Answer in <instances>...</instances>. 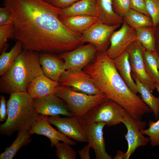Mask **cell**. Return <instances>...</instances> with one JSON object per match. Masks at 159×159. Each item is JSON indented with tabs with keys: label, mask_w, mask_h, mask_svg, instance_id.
I'll list each match as a JSON object with an SVG mask.
<instances>
[{
	"label": "cell",
	"mask_w": 159,
	"mask_h": 159,
	"mask_svg": "<svg viewBox=\"0 0 159 159\" xmlns=\"http://www.w3.org/2000/svg\"><path fill=\"white\" fill-rule=\"evenodd\" d=\"M3 4L13 17V38L23 50L59 54L82 44V34L69 29L59 19L62 9L43 0H4Z\"/></svg>",
	"instance_id": "cell-1"
},
{
	"label": "cell",
	"mask_w": 159,
	"mask_h": 159,
	"mask_svg": "<svg viewBox=\"0 0 159 159\" xmlns=\"http://www.w3.org/2000/svg\"><path fill=\"white\" fill-rule=\"evenodd\" d=\"M83 70L102 92L122 106L137 123H141L143 116L152 112L128 87L118 72L113 60L105 52L97 51L93 60Z\"/></svg>",
	"instance_id": "cell-2"
},
{
	"label": "cell",
	"mask_w": 159,
	"mask_h": 159,
	"mask_svg": "<svg viewBox=\"0 0 159 159\" xmlns=\"http://www.w3.org/2000/svg\"><path fill=\"white\" fill-rule=\"evenodd\" d=\"M14 20L10 11L5 7L0 8V25L13 24Z\"/></svg>",
	"instance_id": "cell-34"
},
{
	"label": "cell",
	"mask_w": 159,
	"mask_h": 159,
	"mask_svg": "<svg viewBox=\"0 0 159 159\" xmlns=\"http://www.w3.org/2000/svg\"><path fill=\"white\" fill-rule=\"evenodd\" d=\"M155 86L156 89L158 92L159 94V83H155Z\"/></svg>",
	"instance_id": "cell-40"
},
{
	"label": "cell",
	"mask_w": 159,
	"mask_h": 159,
	"mask_svg": "<svg viewBox=\"0 0 159 159\" xmlns=\"http://www.w3.org/2000/svg\"><path fill=\"white\" fill-rule=\"evenodd\" d=\"M121 122L127 130L124 136L127 143L128 148L124 159H128L138 147L146 145L150 139L143 135L140 131L141 129L140 126L127 111Z\"/></svg>",
	"instance_id": "cell-15"
},
{
	"label": "cell",
	"mask_w": 159,
	"mask_h": 159,
	"mask_svg": "<svg viewBox=\"0 0 159 159\" xmlns=\"http://www.w3.org/2000/svg\"><path fill=\"white\" fill-rule=\"evenodd\" d=\"M70 145L64 142H58L55 146L57 158L59 159H76V153Z\"/></svg>",
	"instance_id": "cell-30"
},
{
	"label": "cell",
	"mask_w": 159,
	"mask_h": 159,
	"mask_svg": "<svg viewBox=\"0 0 159 159\" xmlns=\"http://www.w3.org/2000/svg\"><path fill=\"white\" fill-rule=\"evenodd\" d=\"M113 60L120 76L130 89L135 94L138 92L136 84L132 77L128 52L126 50Z\"/></svg>",
	"instance_id": "cell-20"
},
{
	"label": "cell",
	"mask_w": 159,
	"mask_h": 159,
	"mask_svg": "<svg viewBox=\"0 0 159 159\" xmlns=\"http://www.w3.org/2000/svg\"><path fill=\"white\" fill-rule=\"evenodd\" d=\"M55 94L63 99L71 111L82 119L90 110L108 98L103 93L90 95L60 85Z\"/></svg>",
	"instance_id": "cell-5"
},
{
	"label": "cell",
	"mask_w": 159,
	"mask_h": 159,
	"mask_svg": "<svg viewBox=\"0 0 159 159\" xmlns=\"http://www.w3.org/2000/svg\"><path fill=\"white\" fill-rule=\"evenodd\" d=\"M60 19L69 29L82 34L98 21L96 17L85 15L73 16Z\"/></svg>",
	"instance_id": "cell-22"
},
{
	"label": "cell",
	"mask_w": 159,
	"mask_h": 159,
	"mask_svg": "<svg viewBox=\"0 0 159 159\" xmlns=\"http://www.w3.org/2000/svg\"><path fill=\"white\" fill-rule=\"evenodd\" d=\"M88 145L94 150L96 159H111L106 151L103 129L106 124L98 122L84 123Z\"/></svg>",
	"instance_id": "cell-14"
},
{
	"label": "cell",
	"mask_w": 159,
	"mask_h": 159,
	"mask_svg": "<svg viewBox=\"0 0 159 159\" xmlns=\"http://www.w3.org/2000/svg\"><path fill=\"white\" fill-rule=\"evenodd\" d=\"M120 25H110L98 20L82 34L81 43L91 44L97 52H105L110 46L111 35Z\"/></svg>",
	"instance_id": "cell-7"
},
{
	"label": "cell",
	"mask_w": 159,
	"mask_h": 159,
	"mask_svg": "<svg viewBox=\"0 0 159 159\" xmlns=\"http://www.w3.org/2000/svg\"><path fill=\"white\" fill-rule=\"evenodd\" d=\"M146 9L155 28L159 24V0H145Z\"/></svg>",
	"instance_id": "cell-32"
},
{
	"label": "cell",
	"mask_w": 159,
	"mask_h": 159,
	"mask_svg": "<svg viewBox=\"0 0 159 159\" xmlns=\"http://www.w3.org/2000/svg\"><path fill=\"white\" fill-rule=\"evenodd\" d=\"M125 153L120 150H117L116 154L114 158V159H123L124 158Z\"/></svg>",
	"instance_id": "cell-39"
},
{
	"label": "cell",
	"mask_w": 159,
	"mask_h": 159,
	"mask_svg": "<svg viewBox=\"0 0 159 159\" xmlns=\"http://www.w3.org/2000/svg\"><path fill=\"white\" fill-rule=\"evenodd\" d=\"M148 127L146 129L140 130L141 132L149 137L152 147L159 145V119L155 122L150 120Z\"/></svg>",
	"instance_id": "cell-29"
},
{
	"label": "cell",
	"mask_w": 159,
	"mask_h": 159,
	"mask_svg": "<svg viewBox=\"0 0 159 159\" xmlns=\"http://www.w3.org/2000/svg\"><path fill=\"white\" fill-rule=\"evenodd\" d=\"M157 65H158V70L159 72V55L157 58Z\"/></svg>",
	"instance_id": "cell-41"
},
{
	"label": "cell",
	"mask_w": 159,
	"mask_h": 159,
	"mask_svg": "<svg viewBox=\"0 0 159 159\" xmlns=\"http://www.w3.org/2000/svg\"><path fill=\"white\" fill-rule=\"evenodd\" d=\"M27 130L18 132L17 135L12 144L6 148L0 155V159H12L22 147L28 145L32 141L31 136Z\"/></svg>",
	"instance_id": "cell-24"
},
{
	"label": "cell",
	"mask_w": 159,
	"mask_h": 159,
	"mask_svg": "<svg viewBox=\"0 0 159 159\" xmlns=\"http://www.w3.org/2000/svg\"><path fill=\"white\" fill-rule=\"evenodd\" d=\"M14 27L13 23L0 25V51L1 53L4 49H7L8 39L14 37Z\"/></svg>",
	"instance_id": "cell-31"
},
{
	"label": "cell",
	"mask_w": 159,
	"mask_h": 159,
	"mask_svg": "<svg viewBox=\"0 0 159 159\" xmlns=\"http://www.w3.org/2000/svg\"><path fill=\"white\" fill-rule=\"evenodd\" d=\"M137 86L138 92L144 102L151 109L156 119L158 118L159 113V97L154 96L150 90L142 83L135 75L132 74Z\"/></svg>",
	"instance_id": "cell-23"
},
{
	"label": "cell",
	"mask_w": 159,
	"mask_h": 159,
	"mask_svg": "<svg viewBox=\"0 0 159 159\" xmlns=\"http://www.w3.org/2000/svg\"><path fill=\"white\" fill-rule=\"evenodd\" d=\"M39 59L44 74L59 82L66 70L63 60L54 54L46 52L39 53Z\"/></svg>",
	"instance_id": "cell-17"
},
{
	"label": "cell",
	"mask_w": 159,
	"mask_h": 159,
	"mask_svg": "<svg viewBox=\"0 0 159 159\" xmlns=\"http://www.w3.org/2000/svg\"><path fill=\"white\" fill-rule=\"evenodd\" d=\"M113 10L115 13L122 17L131 9L130 0H112Z\"/></svg>",
	"instance_id": "cell-33"
},
{
	"label": "cell",
	"mask_w": 159,
	"mask_h": 159,
	"mask_svg": "<svg viewBox=\"0 0 159 159\" xmlns=\"http://www.w3.org/2000/svg\"><path fill=\"white\" fill-rule=\"evenodd\" d=\"M131 9L141 12L150 17L145 0H130Z\"/></svg>",
	"instance_id": "cell-35"
},
{
	"label": "cell",
	"mask_w": 159,
	"mask_h": 159,
	"mask_svg": "<svg viewBox=\"0 0 159 159\" xmlns=\"http://www.w3.org/2000/svg\"><path fill=\"white\" fill-rule=\"evenodd\" d=\"M51 125L56 126L60 132L77 142H87L84 123L82 119L76 115L61 117L59 115L47 116Z\"/></svg>",
	"instance_id": "cell-9"
},
{
	"label": "cell",
	"mask_w": 159,
	"mask_h": 159,
	"mask_svg": "<svg viewBox=\"0 0 159 159\" xmlns=\"http://www.w3.org/2000/svg\"><path fill=\"white\" fill-rule=\"evenodd\" d=\"M39 53L23 50L9 69L0 79V92L11 94L27 92L35 77L44 74L39 59Z\"/></svg>",
	"instance_id": "cell-3"
},
{
	"label": "cell",
	"mask_w": 159,
	"mask_h": 159,
	"mask_svg": "<svg viewBox=\"0 0 159 159\" xmlns=\"http://www.w3.org/2000/svg\"><path fill=\"white\" fill-rule=\"evenodd\" d=\"M47 116L39 114L38 117L29 131L30 135L36 134L47 137L50 141V146L53 148L61 141L71 145H74L76 143L54 128L48 122Z\"/></svg>",
	"instance_id": "cell-16"
},
{
	"label": "cell",
	"mask_w": 159,
	"mask_h": 159,
	"mask_svg": "<svg viewBox=\"0 0 159 159\" xmlns=\"http://www.w3.org/2000/svg\"><path fill=\"white\" fill-rule=\"evenodd\" d=\"M122 17L124 22L135 29L143 27H153L150 17L132 9L125 13Z\"/></svg>",
	"instance_id": "cell-26"
},
{
	"label": "cell",
	"mask_w": 159,
	"mask_h": 159,
	"mask_svg": "<svg viewBox=\"0 0 159 159\" xmlns=\"http://www.w3.org/2000/svg\"><path fill=\"white\" fill-rule=\"evenodd\" d=\"M79 0H51L50 4L55 7L63 9L67 8Z\"/></svg>",
	"instance_id": "cell-37"
},
{
	"label": "cell",
	"mask_w": 159,
	"mask_h": 159,
	"mask_svg": "<svg viewBox=\"0 0 159 159\" xmlns=\"http://www.w3.org/2000/svg\"><path fill=\"white\" fill-rule=\"evenodd\" d=\"M97 52L95 46L88 43L61 53L58 56L64 61L66 70H80L93 60Z\"/></svg>",
	"instance_id": "cell-8"
},
{
	"label": "cell",
	"mask_w": 159,
	"mask_h": 159,
	"mask_svg": "<svg viewBox=\"0 0 159 159\" xmlns=\"http://www.w3.org/2000/svg\"><path fill=\"white\" fill-rule=\"evenodd\" d=\"M145 49L140 42L136 40L128 46L126 50L129 54L132 74L152 92L156 89L155 83L150 78L146 71L143 57Z\"/></svg>",
	"instance_id": "cell-11"
},
{
	"label": "cell",
	"mask_w": 159,
	"mask_h": 159,
	"mask_svg": "<svg viewBox=\"0 0 159 159\" xmlns=\"http://www.w3.org/2000/svg\"><path fill=\"white\" fill-rule=\"evenodd\" d=\"M7 104V118L0 124V134L9 136L16 131L29 130L39 114L34 107L33 99L27 92L12 93Z\"/></svg>",
	"instance_id": "cell-4"
},
{
	"label": "cell",
	"mask_w": 159,
	"mask_h": 159,
	"mask_svg": "<svg viewBox=\"0 0 159 159\" xmlns=\"http://www.w3.org/2000/svg\"><path fill=\"white\" fill-rule=\"evenodd\" d=\"M82 15L97 18L98 9L96 0H79L69 6L62 9L59 18Z\"/></svg>",
	"instance_id": "cell-19"
},
{
	"label": "cell",
	"mask_w": 159,
	"mask_h": 159,
	"mask_svg": "<svg viewBox=\"0 0 159 159\" xmlns=\"http://www.w3.org/2000/svg\"><path fill=\"white\" fill-rule=\"evenodd\" d=\"M90 147L88 144L85 146L78 152V154L81 159H90Z\"/></svg>",
	"instance_id": "cell-38"
},
{
	"label": "cell",
	"mask_w": 159,
	"mask_h": 159,
	"mask_svg": "<svg viewBox=\"0 0 159 159\" xmlns=\"http://www.w3.org/2000/svg\"><path fill=\"white\" fill-rule=\"evenodd\" d=\"M7 102L4 96H0V121H6L7 118Z\"/></svg>",
	"instance_id": "cell-36"
},
{
	"label": "cell",
	"mask_w": 159,
	"mask_h": 159,
	"mask_svg": "<svg viewBox=\"0 0 159 159\" xmlns=\"http://www.w3.org/2000/svg\"><path fill=\"white\" fill-rule=\"evenodd\" d=\"M44 74L35 78L29 85L27 92L33 99L55 94L59 85Z\"/></svg>",
	"instance_id": "cell-18"
},
{
	"label": "cell",
	"mask_w": 159,
	"mask_h": 159,
	"mask_svg": "<svg viewBox=\"0 0 159 159\" xmlns=\"http://www.w3.org/2000/svg\"><path fill=\"white\" fill-rule=\"evenodd\" d=\"M23 50L21 42L17 41L8 52L4 49L0 56V75H4L11 67L16 59Z\"/></svg>",
	"instance_id": "cell-25"
},
{
	"label": "cell",
	"mask_w": 159,
	"mask_h": 159,
	"mask_svg": "<svg viewBox=\"0 0 159 159\" xmlns=\"http://www.w3.org/2000/svg\"><path fill=\"white\" fill-rule=\"evenodd\" d=\"M148 27L135 29L137 40L147 50L154 52L156 51V49L153 30V29Z\"/></svg>",
	"instance_id": "cell-28"
},
{
	"label": "cell",
	"mask_w": 159,
	"mask_h": 159,
	"mask_svg": "<svg viewBox=\"0 0 159 159\" xmlns=\"http://www.w3.org/2000/svg\"><path fill=\"white\" fill-rule=\"evenodd\" d=\"M158 55L156 51L154 52H150L146 49L143 54L144 61L147 73L155 83H159V72L157 62Z\"/></svg>",
	"instance_id": "cell-27"
},
{
	"label": "cell",
	"mask_w": 159,
	"mask_h": 159,
	"mask_svg": "<svg viewBox=\"0 0 159 159\" xmlns=\"http://www.w3.org/2000/svg\"><path fill=\"white\" fill-rule=\"evenodd\" d=\"M137 40L136 29L124 21L121 28L115 31L110 39V45L105 52L107 56L114 60L126 50L133 42Z\"/></svg>",
	"instance_id": "cell-12"
},
{
	"label": "cell",
	"mask_w": 159,
	"mask_h": 159,
	"mask_svg": "<svg viewBox=\"0 0 159 159\" xmlns=\"http://www.w3.org/2000/svg\"><path fill=\"white\" fill-rule=\"evenodd\" d=\"M126 110L120 105L108 98L94 107L82 118L83 123L104 122L108 126H115L121 123Z\"/></svg>",
	"instance_id": "cell-6"
},
{
	"label": "cell",
	"mask_w": 159,
	"mask_h": 159,
	"mask_svg": "<svg viewBox=\"0 0 159 159\" xmlns=\"http://www.w3.org/2000/svg\"><path fill=\"white\" fill-rule=\"evenodd\" d=\"M33 100L34 107L39 114L49 116L59 115L67 117L75 115L65 102L55 94L49 95Z\"/></svg>",
	"instance_id": "cell-13"
},
{
	"label": "cell",
	"mask_w": 159,
	"mask_h": 159,
	"mask_svg": "<svg viewBox=\"0 0 159 159\" xmlns=\"http://www.w3.org/2000/svg\"><path fill=\"white\" fill-rule=\"evenodd\" d=\"M45 1H46L49 4L51 3V0H43Z\"/></svg>",
	"instance_id": "cell-42"
},
{
	"label": "cell",
	"mask_w": 159,
	"mask_h": 159,
	"mask_svg": "<svg viewBox=\"0 0 159 159\" xmlns=\"http://www.w3.org/2000/svg\"><path fill=\"white\" fill-rule=\"evenodd\" d=\"M61 85L90 95L103 93L95 85L90 76L83 70H66L59 82Z\"/></svg>",
	"instance_id": "cell-10"
},
{
	"label": "cell",
	"mask_w": 159,
	"mask_h": 159,
	"mask_svg": "<svg viewBox=\"0 0 159 159\" xmlns=\"http://www.w3.org/2000/svg\"><path fill=\"white\" fill-rule=\"evenodd\" d=\"M98 9V20L110 25L122 24V16L114 11L112 0H96Z\"/></svg>",
	"instance_id": "cell-21"
}]
</instances>
